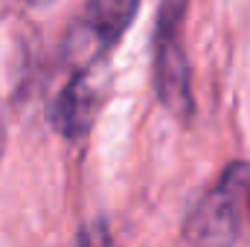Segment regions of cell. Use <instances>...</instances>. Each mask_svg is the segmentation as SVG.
I'll use <instances>...</instances> for the list:
<instances>
[{
  "label": "cell",
  "mask_w": 250,
  "mask_h": 247,
  "mask_svg": "<svg viewBox=\"0 0 250 247\" xmlns=\"http://www.w3.org/2000/svg\"><path fill=\"white\" fill-rule=\"evenodd\" d=\"M250 215V163L233 160L189 209L184 236L192 247H233Z\"/></svg>",
  "instance_id": "obj_1"
},
{
  "label": "cell",
  "mask_w": 250,
  "mask_h": 247,
  "mask_svg": "<svg viewBox=\"0 0 250 247\" xmlns=\"http://www.w3.org/2000/svg\"><path fill=\"white\" fill-rule=\"evenodd\" d=\"M187 15V3H163L154 18V93L160 105L178 117L181 123H189L195 114V96H192V70L184 50L181 23Z\"/></svg>",
  "instance_id": "obj_2"
},
{
  "label": "cell",
  "mask_w": 250,
  "mask_h": 247,
  "mask_svg": "<svg viewBox=\"0 0 250 247\" xmlns=\"http://www.w3.org/2000/svg\"><path fill=\"white\" fill-rule=\"evenodd\" d=\"M137 15V3L125 0H96L87 3L62 38V62L73 73H87L128 29Z\"/></svg>",
  "instance_id": "obj_3"
},
{
  "label": "cell",
  "mask_w": 250,
  "mask_h": 247,
  "mask_svg": "<svg viewBox=\"0 0 250 247\" xmlns=\"http://www.w3.org/2000/svg\"><path fill=\"white\" fill-rule=\"evenodd\" d=\"M96 105H99V96L90 87L87 76L73 73V79L47 102V123L67 140H82L93 125Z\"/></svg>",
  "instance_id": "obj_4"
},
{
  "label": "cell",
  "mask_w": 250,
  "mask_h": 247,
  "mask_svg": "<svg viewBox=\"0 0 250 247\" xmlns=\"http://www.w3.org/2000/svg\"><path fill=\"white\" fill-rule=\"evenodd\" d=\"M76 247H117L108 221L105 218H96V221L84 224L79 230V236H76Z\"/></svg>",
  "instance_id": "obj_5"
}]
</instances>
